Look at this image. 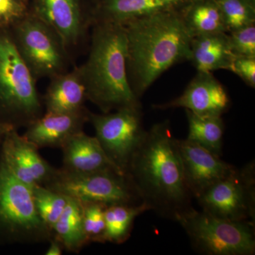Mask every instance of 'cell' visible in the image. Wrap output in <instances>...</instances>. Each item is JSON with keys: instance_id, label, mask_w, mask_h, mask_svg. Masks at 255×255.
<instances>
[{"instance_id": "cell-28", "label": "cell", "mask_w": 255, "mask_h": 255, "mask_svg": "<svg viewBox=\"0 0 255 255\" xmlns=\"http://www.w3.org/2000/svg\"><path fill=\"white\" fill-rule=\"evenodd\" d=\"M26 0H0V29H9L29 13Z\"/></svg>"}, {"instance_id": "cell-12", "label": "cell", "mask_w": 255, "mask_h": 255, "mask_svg": "<svg viewBox=\"0 0 255 255\" xmlns=\"http://www.w3.org/2000/svg\"><path fill=\"white\" fill-rule=\"evenodd\" d=\"M39 149L11 128L1 142V161L18 180L30 187L44 186L54 175L56 168L43 158Z\"/></svg>"}, {"instance_id": "cell-25", "label": "cell", "mask_w": 255, "mask_h": 255, "mask_svg": "<svg viewBox=\"0 0 255 255\" xmlns=\"http://www.w3.org/2000/svg\"><path fill=\"white\" fill-rule=\"evenodd\" d=\"M228 33L255 23V0H216Z\"/></svg>"}, {"instance_id": "cell-10", "label": "cell", "mask_w": 255, "mask_h": 255, "mask_svg": "<svg viewBox=\"0 0 255 255\" xmlns=\"http://www.w3.org/2000/svg\"><path fill=\"white\" fill-rule=\"evenodd\" d=\"M203 211L233 221L255 223V163L236 167L196 199Z\"/></svg>"}, {"instance_id": "cell-26", "label": "cell", "mask_w": 255, "mask_h": 255, "mask_svg": "<svg viewBox=\"0 0 255 255\" xmlns=\"http://www.w3.org/2000/svg\"><path fill=\"white\" fill-rule=\"evenodd\" d=\"M82 209L84 231L88 244L105 243V209L107 206L99 203L80 202Z\"/></svg>"}, {"instance_id": "cell-30", "label": "cell", "mask_w": 255, "mask_h": 255, "mask_svg": "<svg viewBox=\"0 0 255 255\" xmlns=\"http://www.w3.org/2000/svg\"><path fill=\"white\" fill-rule=\"evenodd\" d=\"M49 247L45 255H61L63 254L64 248L59 241L52 237L49 241Z\"/></svg>"}, {"instance_id": "cell-2", "label": "cell", "mask_w": 255, "mask_h": 255, "mask_svg": "<svg viewBox=\"0 0 255 255\" xmlns=\"http://www.w3.org/2000/svg\"><path fill=\"white\" fill-rule=\"evenodd\" d=\"M123 26L128 78L137 98L171 67L190 60L192 36L180 10L137 18Z\"/></svg>"}, {"instance_id": "cell-16", "label": "cell", "mask_w": 255, "mask_h": 255, "mask_svg": "<svg viewBox=\"0 0 255 255\" xmlns=\"http://www.w3.org/2000/svg\"><path fill=\"white\" fill-rule=\"evenodd\" d=\"M189 0H93L95 23H125L167 11H179Z\"/></svg>"}, {"instance_id": "cell-31", "label": "cell", "mask_w": 255, "mask_h": 255, "mask_svg": "<svg viewBox=\"0 0 255 255\" xmlns=\"http://www.w3.org/2000/svg\"><path fill=\"white\" fill-rule=\"evenodd\" d=\"M11 128H13L6 127V126L0 124V139L4 138L6 132Z\"/></svg>"}, {"instance_id": "cell-19", "label": "cell", "mask_w": 255, "mask_h": 255, "mask_svg": "<svg viewBox=\"0 0 255 255\" xmlns=\"http://www.w3.org/2000/svg\"><path fill=\"white\" fill-rule=\"evenodd\" d=\"M234 58L228 42V33H209L191 38L189 61L197 72L230 71Z\"/></svg>"}, {"instance_id": "cell-9", "label": "cell", "mask_w": 255, "mask_h": 255, "mask_svg": "<svg viewBox=\"0 0 255 255\" xmlns=\"http://www.w3.org/2000/svg\"><path fill=\"white\" fill-rule=\"evenodd\" d=\"M89 122L112 163L127 174L130 159L147 134L142 122V106L124 107L106 114L90 111Z\"/></svg>"}, {"instance_id": "cell-22", "label": "cell", "mask_w": 255, "mask_h": 255, "mask_svg": "<svg viewBox=\"0 0 255 255\" xmlns=\"http://www.w3.org/2000/svg\"><path fill=\"white\" fill-rule=\"evenodd\" d=\"M185 111L189 125L187 140L221 157L225 130L222 117L200 116Z\"/></svg>"}, {"instance_id": "cell-3", "label": "cell", "mask_w": 255, "mask_h": 255, "mask_svg": "<svg viewBox=\"0 0 255 255\" xmlns=\"http://www.w3.org/2000/svg\"><path fill=\"white\" fill-rule=\"evenodd\" d=\"M91 29L88 57L78 66L87 100L105 114L140 107L128 78L125 28L117 23H95Z\"/></svg>"}, {"instance_id": "cell-24", "label": "cell", "mask_w": 255, "mask_h": 255, "mask_svg": "<svg viewBox=\"0 0 255 255\" xmlns=\"http://www.w3.org/2000/svg\"><path fill=\"white\" fill-rule=\"evenodd\" d=\"M32 189L38 216L52 233L55 223L66 206L68 197L45 186H36Z\"/></svg>"}, {"instance_id": "cell-20", "label": "cell", "mask_w": 255, "mask_h": 255, "mask_svg": "<svg viewBox=\"0 0 255 255\" xmlns=\"http://www.w3.org/2000/svg\"><path fill=\"white\" fill-rule=\"evenodd\" d=\"M180 13L192 37L221 32L228 33L216 0H189L180 10Z\"/></svg>"}, {"instance_id": "cell-1", "label": "cell", "mask_w": 255, "mask_h": 255, "mask_svg": "<svg viewBox=\"0 0 255 255\" xmlns=\"http://www.w3.org/2000/svg\"><path fill=\"white\" fill-rule=\"evenodd\" d=\"M169 121L154 124L130 159L127 175L142 203L164 219L177 222L193 209Z\"/></svg>"}, {"instance_id": "cell-32", "label": "cell", "mask_w": 255, "mask_h": 255, "mask_svg": "<svg viewBox=\"0 0 255 255\" xmlns=\"http://www.w3.org/2000/svg\"><path fill=\"white\" fill-rule=\"evenodd\" d=\"M26 1H28H28H30V0H26Z\"/></svg>"}, {"instance_id": "cell-15", "label": "cell", "mask_w": 255, "mask_h": 255, "mask_svg": "<svg viewBox=\"0 0 255 255\" xmlns=\"http://www.w3.org/2000/svg\"><path fill=\"white\" fill-rule=\"evenodd\" d=\"M86 107L72 113H46L33 121L26 128L23 137L37 148L61 147L74 134L83 130L89 122Z\"/></svg>"}, {"instance_id": "cell-29", "label": "cell", "mask_w": 255, "mask_h": 255, "mask_svg": "<svg viewBox=\"0 0 255 255\" xmlns=\"http://www.w3.org/2000/svg\"><path fill=\"white\" fill-rule=\"evenodd\" d=\"M251 88L255 87V57H235L231 70Z\"/></svg>"}, {"instance_id": "cell-14", "label": "cell", "mask_w": 255, "mask_h": 255, "mask_svg": "<svg viewBox=\"0 0 255 255\" xmlns=\"http://www.w3.org/2000/svg\"><path fill=\"white\" fill-rule=\"evenodd\" d=\"M231 105L228 92L213 73L198 72L179 97L152 107L160 110L184 108L198 115L222 117Z\"/></svg>"}, {"instance_id": "cell-23", "label": "cell", "mask_w": 255, "mask_h": 255, "mask_svg": "<svg viewBox=\"0 0 255 255\" xmlns=\"http://www.w3.org/2000/svg\"><path fill=\"white\" fill-rule=\"evenodd\" d=\"M150 211L144 203L139 204H116L105 209V242L122 244L131 234L137 216Z\"/></svg>"}, {"instance_id": "cell-21", "label": "cell", "mask_w": 255, "mask_h": 255, "mask_svg": "<svg viewBox=\"0 0 255 255\" xmlns=\"http://www.w3.org/2000/svg\"><path fill=\"white\" fill-rule=\"evenodd\" d=\"M53 238L61 243L64 250L79 253L88 245L82 222L81 203L68 197L63 214L53 228Z\"/></svg>"}, {"instance_id": "cell-11", "label": "cell", "mask_w": 255, "mask_h": 255, "mask_svg": "<svg viewBox=\"0 0 255 255\" xmlns=\"http://www.w3.org/2000/svg\"><path fill=\"white\" fill-rule=\"evenodd\" d=\"M30 11L49 25L60 37L69 52L78 48L93 25L92 7L82 0H32Z\"/></svg>"}, {"instance_id": "cell-27", "label": "cell", "mask_w": 255, "mask_h": 255, "mask_svg": "<svg viewBox=\"0 0 255 255\" xmlns=\"http://www.w3.org/2000/svg\"><path fill=\"white\" fill-rule=\"evenodd\" d=\"M228 38L235 57H255V23L229 32Z\"/></svg>"}, {"instance_id": "cell-7", "label": "cell", "mask_w": 255, "mask_h": 255, "mask_svg": "<svg viewBox=\"0 0 255 255\" xmlns=\"http://www.w3.org/2000/svg\"><path fill=\"white\" fill-rule=\"evenodd\" d=\"M0 228L23 244L49 241L52 233L37 213L33 189L14 177L0 160Z\"/></svg>"}, {"instance_id": "cell-5", "label": "cell", "mask_w": 255, "mask_h": 255, "mask_svg": "<svg viewBox=\"0 0 255 255\" xmlns=\"http://www.w3.org/2000/svg\"><path fill=\"white\" fill-rule=\"evenodd\" d=\"M191 246L206 255H253L255 223L233 221L193 208L177 221Z\"/></svg>"}, {"instance_id": "cell-17", "label": "cell", "mask_w": 255, "mask_h": 255, "mask_svg": "<svg viewBox=\"0 0 255 255\" xmlns=\"http://www.w3.org/2000/svg\"><path fill=\"white\" fill-rule=\"evenodd\" d=\"M60 149L64 170L77 174L109 170L122 172L112 163L97 137L87 135L83 130L69 137Z\"/></svg>"}, {"instance_id": "cell-6", "label": "cell", "mask_w": 255, "mask_h": 255, "mask_svg": "<svg viewBox=\"0 0 255 255\" xmlns=\"http://www.w3.org/2000/svg\"><path fill=\"white\" fill-rule=\"evenodd\" d=\"M10 31L20 56L36 80L68 71L70 53L59 35L31 11Z\"/></svg>"}, {"instance_id": "cell-13", "label": "cell", "mask_w": 255, "mask_h": 255, "mask_svg": "<svg viewBox=\"0 0 255 255\" xmlns=\"http://www.w3.org/2000/svg\"><path fill=\"white\" fill-rule=\"evenodd\" d=\"M183 173L193 198L197 199L206 189L226 177L236 168L200 145L176 138Z\"/></svg>"}, {"instance_id": "cell-18", "label": "cell", "mask_w": 255, "mask_h": 255, "mask_svg": "<svg viewBox=\"0 0 255 255\" xmlns=\"http://www.w3.org/2000/svg\"><path fill=\"white\" fill-rule=\"evenodd\" d=\"M86 90L78 66L50 79L42 98L46 113H72L85 108Z\"/></svg>"}, {"instance_id": "cell-8", "label": "cell", "mask_w": 255, "mask_h": 255, "mask_svg": "<svg viewBox=\"0 0 255 255\" xmlns=\"http://www.w3.org/2000/svg\"><path fill=\"white\" fill-rule=\"evenodd\" d=\"M44 186L80 202L107 206L142 203L128 176L117 170L77 174L56 169Z\"/></svg>"}, {"instance_id": "cell-4", "label": "cell", "mask_w": 255, "mask_h": 255, "mask_svg": "<svg viewBox=\"0 0 255 255\" xmlns=\"http://www.w3.org/2000/svg\"><path fill=\"white\" fill-rule=\"evenodd\" d=\"M33 78L20 56L9 29H0V124L26 128L44 113Z\"/></svg>"}]
</instances>
